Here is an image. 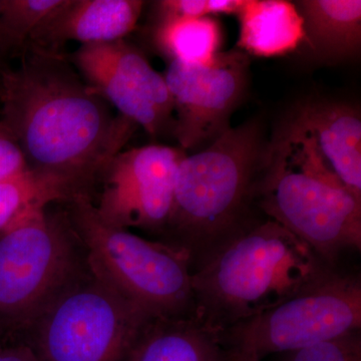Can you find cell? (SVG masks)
Instances as JSON below:
<instances>
[{
	"instance_id": "6da1fadb",
	"label": "cell",
	"mask_w": 361,
	"mask_h": 361,
	"mask_svg": "<svg viewBox=\"0 0 361 361\" xmlns=\"http://www.w3.org/2000/svg\"><path fill=\"white\" fill-rule=\"evenodd\" d=\"M0 126L20 144L30 170L77 180L90 194L137 129L114 115L66 56L32 47L18 68L0 71Z\"/></svg>"
},
{
	"instance_id": "7a4b0ae2",
	"label": "cell",
	"mask_w": 361,
	"mask_h": 361,
	"mask_svg": "<svg viewBox=\"0 0 361 361\" xmlns=\"http://www.w3.org/2000/svg\"><path fill=\"white\" fill-rule=\"evenodd\" d=\"M266 149L262 125L250 120L180 161L172 213L161 241L186 251L192 270L265 220L253 208L261 211Z\"/></svg>"
},
{
	"instance_id": "3957f363",
	"label": "cell",
	"mask_w": 361,
	"mask_h": 361,
	"mask_svg": "<svg viewBox=\"0 0 361 361\" xmlns=\"http://www.w3.org/2000/svg\"><path fill=\"white\" fill-rule=\"evenodd\" d=\"M334 269L267 218L193 271L196 314L225 332L306 290Z\"/></svg>"
},
{
	"instance_id": "277c9868",
	"label": "cell",
	"mask_w": 361,
	"mask_h": 361,
	"mask_svg": "<svg viewBox=\"0 0 361 361\" xmlns=\"http://www.w3.org/2000/svg\"><path fill=\"white\" fill-rule=\"evenodd\" d=\"M259 208L334 267L341 253L361 249V200L330 170L295 114L266 149Z\"/></svg>"
},
{
	"instance_id": "5b68a950",
	"label": "cell",
	"mask_w": 361,
	"mask_h": 361,
	"mask_svg": "<svg viewBox=\"0 0 361 361\" xmlns=\"http://www.w3.org/2000/svg\"><path fill=\"white\" fill-rule=\"evenodd\" d=\"M68 204L71 227L99 279L149 318L196 315L186 251L104 224L89 195H78Z\"/></svg>"
},
{
	"instance_id": "8992f818",
	"label": "cell",
	"mask_w": 361,
	"mask_h": 361,
	"mask_svg": "<svg viewBox=\"0 0 361 361\" xmlns=\"http://www.w3.org/2000/svg\"><path fill=\"white\" fill-rule=\"evenodd\" d=\"M85 266L68 213L44 209L0 233V341L23 342Z\"/></svg>"
},
{
	"instance_id": "52a82bcc",
	"label": "cell",
	"mask_w": 361,
	"mask_h": 361,
	"mask_svg": "<svg viewBox=\"0 0 361 361\" xmlns=\"http://www.w3.org/2000/svg\"><path fill=\"white\" fill-rule=\"evenodd\" d=\"M151 319L99 279L87 262L23 342L42 361H123Z\"/></svg>"
},
{
	"instance_id": "ba28073f",
	"label": "cell",
	"mask_w": 361,
	"mask_h": 361,
	"mask_svg": "<svg viewBox=\"0 0 361 361\" xmlns=\"http://www.w3.org/2000/svg\"><path fill=\"white\" fill-rule=\"evenodd\" d=\"M361 330V280L334 269L327 276L262 314L226 330L229 355L261 361Z\"/></svg>"
},
{
	"instance_id": "9c48e42d",
	"label": "cell",
	"mask_w": 361,
	"mask_h": 361,
	"mask_svg": "<svg viewBox=\"0 0 361 361\" xmlns=\"http://www.w3.org/2000/svg\"><path fill=\"white\" fill-rule=\"evenodd\" d=\"M185 156L182 149L164 145L118 153L97 180L102 189L92 203L99 219L111 227L163 236L172 213L176 173Z\"/></svg>"
},
{
	"instance_id": "30bf717a",
	"label": "cell",
	"mask_w": 361,
	"mask_h": 361,
	"mask_svg": "<svg viewBox=\"0 0 361 361\" xmlns=\"http://www.w3.org/2000/svg\"><path fill=\"white\" fill-rule=\"evenodd\" d=\"M70 61L118 115L152 137L172 134L174 106L165 77L134 45L125 39L80 45Z\"/></svg>"
},
{
	"instance_id": "8fae6325",
	"label": "cell",
	"mask_w": 361,
	"mask_h": 361,
	"mask_svg": "<svg viewBox=\"0 0 361 361\" xmlns=\"http://www.w3.org/2000/svg\"><path fill=\"white\" fill-rule=\"evenodd\" d=\"M248 68V56L241 51L219 52L208 66L169 61L164 77L174 106L172 135L183 151L208 146L231 128Z\"/></svg>"
},
{
	"instance_id": "7c38bea8",
	"label": "cell",
	"mask_w": 361,
	"mask_h": 361,
	"mask_svg": "<svg viewBox=\"0 0 361 361\" xmlns=\"http://www.w3.org/2000/svg\"><path fill=\"white\" fill-rule=\"evenodd\" d=\"M141 0H63L30 35L26 47L51 54L70 42L80 45L125 39L144 8Z\"/></svg>"
},
{
	"instance_id": "4fadbf2b",
	"label": "cell",
	"mask_w": 361,
	"mask_h": 361,
	"mask_svg": "<svg viewBox=\"0 0 361 361\" xmlns=\"http://www.w3.org/2000/svg\"><path fill=\"white\" fill-rule=\"evenodd\" d=\"M294 114L310 132L330 170L361 200L360 111L339 102L311 101Z\"/></svg>"
},
{
	"instance_id": "5bb4252c",
	"label": "cell",
	"mask_w": 361,
	"mask_h": 361,
	"mask_svg": "<svg viewBox=\"0 0 361 361\" xmlns=\"http://www.w3.org/2000/svg\"><path fill=\"white\" fill-rule=\"evenodd\" d=\"M123 361H229L224 332L198 315L153 318Z\"/></svg>"
},
{
	"instance_id": "9a60e30c",
	"label": "cell",
	"mask_w": 361,
	"mask_h": 361,
	"mask_svg": "<svg viewBox=\"0 0 361 361\" xmlns=\"http://www.w3.org/2000/svg\"><path fill=\"white\" fill-rule=\"evenodd\" d=\"M239 51L247 56H285L304 42L303 20L294 2L286 0H244L237 13Z\"/></svg>"
},
{
	"instance_id": "2e32d148",
	"label": "cell",
	"mask_w": 361,
	"mask_h": 361,
	"mask_svg": "<svg viewBox=\"0 0 361 361\" xmlns=\"http://www.w3.org/2000/svg\"><path fill=\"white\" fill-rule=\"evenodd\" d=\"M304 42L320 59L341 61L357 56L361 47L360 0H299Z\"/></svg>"
},
{
	"instance_id": "e0dca14e",
	"label": "cell",
	"mask_w": 361,
	"mask_h": 361,
	"mask_svg": "<svg viewBox=\"0 0 361 361\" xmlns=\"http://www.w3.org/2000/svg\"><path fill=\"white\" fill-rule=\"evenodd\" d=\"M90 195L82 183L51 173L28 170L0 183V233L56 202H70Z\"/></svg>"
},
{
	"instance_id": "ac0fdd59",
	"label": "cell",
	"mask_w": 361,
	"mask_h": 361,
	"mask_svg": "<svg viewBox=\"0 0 361 361\" xmlns=\"http://www.w3.org/2000/svg\"><path fill=\"white\" fill-rule=\"evenodd\" d=\"M221 42L222 30L212 16L156 21L153 27V44L169 61L210 65Z\"/></svg>"
},
{
	"instance_id": "d6986e66",
	"label": "cell",
	"mask_w": 361,
	"mask_h": 361,
	"mask_svg": "<svg viewBox=\"0 0 361 361\" xmlns=\"http://www.w3.org/2000/svg\"><path fill=\"white\" fill-rule=\"evenodd\" d=\"M63 0H0V20L25 47Z\"/></svg>"
},
{
	"instance_id": "ffe728a7",
	"label": "cell",
	"mask_w": 361,
	"mask_h": 361,
	"mask_svg": "<svg viewBox=\"0 0 361 361\" xmlns=\"http://www.w3.org/2000/svg\"><path fill=\"white\" fill-rule=\"evenodd\" d=\"M284 361H361V330L291 351Z\"/></svg>"
},
{
	"instance_id": "44dd1931",
	"label": "cell",
	"mask_w": 361,
	"mask_h": 361,
	"mask_svg": "<svg viewBox=\"0 0 361 361\" xmlns=\"http://www.w3.org/2000/svg\"><path fill=\"white\" fill-rule=\"evenodd\" d=\"M30 170L25 154L13 135L0 126V183Z\"/></svg>"
},
{
	"instance_id": "7402d4cb",
	"label": "cell",
	"mask_w": 361,
	"mask_h": 361,
	"mask_svg": "<svg viewBox=\"0 0 361 361\" xmlns=\"http://www.w3.org/2000/svg\"><path fill=\"white\" fill-rule=\"evenodd\" d=\"M154 20L209 16L207 0H160L154 2Z\"/></svg>"
},
{
	"instance_id": "603a6c76",
	"label": "cell",
	"mask_w": 361,
	"mask_h": 361,
	"mask_svg": "<svg viewBox=\"0 0 361 361\" xmlns=\"http://www.w3.org/2000/svg\"><path fill=\"white\" fill-rule=\"evenodd\" d=\"M0 361H42L25 342L0 341Z\"/></svg>"
},
{
	"instance_id": "cb8c5ba5",
	"label": "cell",
	"mask_w": 361,
	"mask_h": 361,
	"mask_svg": "<svg viewBox=\"0 0 361 361\" xmlns=\"http://www.w3.org/2000/svg\"><path fill=\"white\" fill-rule=\"evenodd\" d=\"M26 47L16 39L13 33L7 30L4 23L0 20V71L8 68L7 63L18 56L20 52H25Z\"/></svg>"
},
{
	"instance_id": "d4e9b609",
	"label": "cell",
	"mask_w": 361,
	"mask_h": 361,
	"mask_svg": "<svg viewBox=\"0 0 361 361\" xmlns=\"http://www.w3.org/2000/svg\"><path fill=\"white\" fill-rule=\"evenodd\" d=\"M208 1L209 16H221V14H235L239 13L244 0H207Z\"/></svg>"
},
{
	"instance_id": "484cf974",
	"label": "cell",
	"mask_w": 361,
	"mask_h": 361,
	"mask_svg": "<svg viewBox=\"0 0 361 361\" xmlns=\"http://www.w3.org/2000/svg\"><path fill=\"white\" fill-rule=\"evenodd\" d=\"M229 361H237V360H233V358L230 357V355H229Z\"/></svg>"
}]
</instances>
